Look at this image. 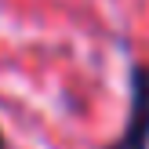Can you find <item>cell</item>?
Masks as SVG:
<instances>
[{
    "label": "cell",
    "mask_w": 149,
    "mask_h": 149,
    "mask_svg": "<svg viewBox=\"0 0 149 149\" xmlns=\"http://www.w3.org/2000/svg\"><path fill=\"white\" fill-rule=\"evenodd\" d=\"M106 149H149V62L127 69V124Z\"/></svg>",
    "instance_id": "obj_1"
},
{
    "label": "cell",
    "mask_w": 149,
    "mask_h": 149,
    "mask_svg": "<svg viewBox=\"0 0 149 149\" xmlns=\"http://www.w3.org/2000/svg\"><path fill=\"white\" fill-rule=\"evenodd\" d=\"M0 149H7V138H4V131H0Z\"/></svg>",
    "instance_id": "obj_2"
}]
</instances>
